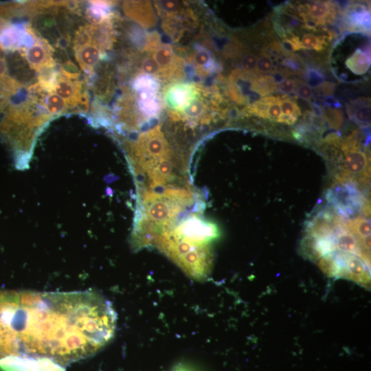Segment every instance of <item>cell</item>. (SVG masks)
I'll return each instance as SVG.
<instances>
[{
  "label": "cell",
  "instance_id": "1f68e13d",
  "mask_svg": "<svg viewBox=\"0 0 371 371\" xmlns=\"http://www.w3.org/2000/svg\"><path fill=\"white\" fill-rule=\"evenodd\" d=\"M159 5L167 13L175 12L179 7V2L175 1H162L159 3Z\"/></svg>",
  "mask_w": 371,
  "mask_h": 371
},
{
  "label": "cell",
  "instance_id": "3957f363",
  "mask_svg": "<svg viewBox=\"0 0 371 371\" xmlns=\"http://www.w3.org/2000/svg\"><path fill=\"white\" fill-rule=\"evenodd\" d=\"M326 199L343 218L355 216L365 204L357 185L351 182L336 183L327 191Z\"/></svg>",
  "mask_w": 371,
  "mask_h": 371
},
{
  "label": "cell",
  "instance_id": "52a82bcc",
  "mask_svg": "<svg viewBox=\"0 0 371 371\" xmlns=\"http://www.w3.org/2000/svg\"><path fill=\"white\" fill-rule=\"evenodd\" d=\"M198 95L194 85L186 83L175 84L168 89L166 100L170 109L175 112H181Z\"/></svg>",
  "mask_w": 371,
  "mask_h": 371
},
{
  "label": "cell",
  "instance_id": "603a6c76",
  "mask_svg": "<svg viewBox=\"0 0 371 371\" xmlns=\"http://www.w3.org/2000/svg\"><path fill=\"white\" fill-rule=\"evenodd\" d=\"M280 101V98L276 97L275 99L269 104L267 110V119L271 121L278 122L282 114Z\"/></svg>",
  "mask_w": 371,
  "mask_h": 371
},
{
  "label": "cell",
  "instance_id": "d590c367",
  "mask_svg": "<svg viewBox=\"0 0 371 371\" xmlns=\"http://www.w3.org/2000/svg\"><path fill=\"white\" fill-rule=\"evenodd\" d=\"M324 102L331 106H333L337 107L340 106V104L338 101L330 96L325 98Z\"/></svg>",
  "mask_w": 371,
  "mask_h": 371
},
{
  "label": "cell",
  "instance_id": "4316f807",
  "mask_svg": "<svg viewBox=\"0 0 371 371\" xmlns=\"http://www.w3.org/2000/svg\"><path fill=\"white\" fill-rule=\"evenodd\" d=\"M211 59L209 52L204 49L198 50L194 56L196 63L201 67H207L211 63Z\"/></svg>",
  "mask_w": 371,
  "mask_h": 371
},
{
  "label": "cell",
  "instance_id": "cb8c5ba5",
  "mask_svg": "<svg viewBox=\"0 0 371 371\" xmlns=\"http://www.w3.org/2000/svg\"><path fill=\"white\" fill-rule=\"evenodd\" d=\"M282 47L286 52H293L301 49L300 41L299 37L296 36H291L290 38L283 39L282 42Z\"/></svg>",
  "mask_w": 371,
  "mask_h": 371
},
{
  "label": "cell",
  "instance_id": "7402d4cb",
  "mask_svg": "<svg viewBox=\"0 0 371 371\" xmlns=\"http://www.w3.org/2000/svg\"><path fill=\"white\" fill-rule=\"evenodd\" d=\"M282 115L295 117L301 115V111L295 101L290 98H284L280 101Z\"/></svg>",
  "mask_w": 371,
  "mask_h": 371
},
{
  "label": "cell",
  "instance_id": "d6986e66",
  "mask_svg": "<svg viewBox=\"0 0 371 371\" xmlns=\"http://www.w3.org/2000/svg\"><path fill=\"white\" fill-rule=\"evenodd\" d=\"M327 45L325 37L317 36L313 34H304L300 41L301 48L306 49L322 50Z\"/></svg>",
  "mask_w": 371,
  "mask_h": 371
},
{
  "label": "cell",
  "instance_id": "ac0fdd59",
  "mask_svg": "<svg viewBox=\"0 0 371 371\" xmlns=\"http://www.w3.org/2000/svg\"><path fill=\"white\" fill-rule=\"evenodd\" d=\"M160 69H169L175 63V56L170 46L164 45L158 47L156 50L154 58Z\"/></svg>",
  "mask_w": 371,
  "mask_h": 371
},
{
  "label": "cell",
  "instance_id": "7c38bea8",
  "mask_svg": "<svg viewBox=\"0 0 371 371\" xmlns=\"http://www.w3.org/2000/svg\"><path fill=\"white\" fill-rule=\"evenodd\" d=\"M54 92L70 104H74L80 101V85L74 83L71 80L64 78L56 79Z\"/></svg>",
  "mask_w": 371,
  "mask_h": 371
},
{
  "label": "cell",
  "instance_id": "e575fe53",
  "mask_svg": "<svg viewBox=\"0 0 371 371\" xmlns=\"http://www.w3.org/2000/svg\"><path fill=\"white\" fill-rule=\"evenodd\" d=\"M334 85L329 82H324L322 85V90L325 94H331L333 92Z\"/></svg>",
  "mask_w": 371,
  "mask_h": 371
},
{
  "label": "cell",
  "instance_id": "f546056e",
  "mask_svg": "<svg viewBox=\"0 0 371 371\" xmlns=\"http://www.w3.org/2000/svg\"><path fill=\"white\" fill-rule=\"evenodd\" d=\"M297 82L291 79L282 80L279 85L278 89L283 93H290L293 92L296 87Z\"/></svg>",
  "mask_w": 371,
  "mask_h": 371
},
{
  "label": "cell",
  "instance_id": "4dcf8cb0",
  "mask_svg": "<svg viewBox=\"0 0 371 371\" xmlns=\"http://www.w3.org/2000/svg\"><path fill=\"white\" fill-rule=\"evenodd\" d=\"M296 93L300 98L306 100L311 98L313 95L311 88L303 82L299 85Z\"/></svg>",
  "mask_w": 371,
  "mask_h": 371
},
{
  "label": "cell",
  "instance_id": "9c48e42d",
  "mask_svg": "<svg viewBox=\"0 0 371 371\" xmlns=\"http://www.w3.org/2000/svg\"><path fill=\"white\" fill-rule=\"evenodd\" d=\"M51 48L45 41H37L25 51V56L32 68L52 67Z\"/></svg>",
  "mask_w": 371,
  "mask_h": 371
},
{
  "label": "cell",
  "instance_id": "ba28073f",
  "mask_svg": "<svg viewBox=\"0 0 371 371\" xmlns=\"http://www.w3.org/2000/svg\"><path fill=\"white\" fill-rule=\"evenodd\" d=\"M302 18L312 20L317 25H324L333 19L335 9L333 3L326 1H314L300 7Z\"/></svg>",
  "mask_w": 371,
  "mask_h": 371
},
{
  "label": "cell",
  "instance_id": "e0dca14e",
  "mask_svg": "<svg viewBox=\"0 0 371 371\" xmlns=\"http://www.w3.org/2000/svg\"><path fill=\"white\" fill-rule=\"evenodd\" d=\"M91 3L93 5L86 10V17L91 23L100 24L108 17V3L99 1Z\"/></svg>",
  "mask_w": 371,
  "mask_h": 371
},
{
  "label": "cell",
  "instance_id": "5bb4252c",
  "mask_svg": "<svg viewBox=\"0 0 371 371\" xmlns=\"http://www.w3.org/2000/svg\"><path fill=\"white\" fill-rule=\"evenodd\" d=\"M346 65L354 74H364L370 66V55L361 49H357L346 60Z\"/></svg>",
  "mask_w": 371,
  "mask_h": 371
},
{
  "label": "cell",
  "instance_id": "8fae6325",
  "mask_svg": "<svg viewBox=\"0 0 371 371\" xmlns=\"http://www.w3.org/2000/svg\"><path fill=\"white\" fill-rule=\"evenodd\" d=\"M347 113L354 122L368 126L370 124V98H361L352 102L348 106Z\"/></svg>",
  "mask_w": 371,
  "mask_h": 371
},
{
  "label": "cell",
  "instance_id": "f1b7e54d",
  "mask_svg": "<svg viewBox=\"0 0 371 371\" xmlns=\"http://www.w3.org/2000/svg\"><path fill=\"white\" fill-rule=\"evenodd\" d=\"M257 60L254 54H246L241 59V66L246 71H252L256 67Z\"/></svg>",
  "mask_w": 371,
  "mask_h": 371
},
{
  "label": "cell",
  "instance_id": "44dd1931",
  "mask_svg": "<svg viewBox=\"0 0 371 371\" xmlns=\"http://www.w3.org/2000/svg\"><path fill=\"white\" fill-rule=\"evenodd\" d=\"M204 110V105L199 98V95L193 99L188 106H186L180 113L186 118L196 119L199 118Z\"/></svg>",
  "mask_w": 371,
  "mask_h": 371
},
{
  "label": "cell",
  "instance_id": "5b68a950",
  "mask_svg": "<svg viewBox=\"0 0 371 371\" xmlns=\"http://www.w3.org/2000/svg\"><path fill=\"white\" fill-rule=\"evenodd\" d=\"M341 217L328 211H322L308 221L306 234L316 238H334L345 227Z\"/></svg>",
  "mask_w": 371,
  "mask_h": 371
},
{
  "label": "cell",
  "instance_id": "30bf717a",
  "mask_svg": "<svg viewBox=\"0 0 371 371\" xmlns=\"http://www.w3.org/2000/svg\"><path fill=\"white\" fill-rule=\"evenodd\" d=\"M346 21L350 30L368 32L370 27V10L363 4H352L346 10Z\"/></svg>",
  "mask_w": 371,
  "mask_h": 371
},
{
  "label": "cell",
  "instance_id": "9a60e30c",
  "mask_svg": "<svg viewBox=\"0 0 371 371\" xmlns=\"http://www.w3.org/2000/svg\"><path fill=\"white\" fill-rule=\"evenodd\" d=\"M346 228L351 232L357 240L370 236V221L363 217H355L344 222Z\"/></svg>",
  "mask_w": 371,
  "mask_h": 371
},
{
  "label": "cell",
  "instance_id": "4fadbf2b",
  "mask_svg": "<svg viewBox=\"0 0 371 371\" xmlns=\"http://www.w3.org/2000/svg\"><path fill=\"white\" fill-rule=\"evenodd\" d=\"M76 50V57L83 69H92L101 59L100 49L95 44H87Z\"/></svg>",
  "mask_w": 371,
  "mask_h": 371
},
{
  "label": "cell",
  "instance_id": "2e32d148",
  "mask_svg": "<svg viewBox=\"0 0 371 371\" xmlns=\"http://www.w3.org/2000/svg\"><path fill=\"white\" fill-rule=\"evenodd\" d=\"M251 88L260 97L267 96L276 89V82L273 76H259L254 78Z\"/></svg>",
  "mask_w": 371,
  "mask_h": 371
},
{
  "label": "cell",
  "instance_id": "484cf974",
  "mask_svg": "<svg viewBox=\"0 0 371 371\" xmlns=\"http://www.w3.org/2000/svg\"><path fill=\"white\" fill-rule=\"evenodd\" d=\"M143 71L148 74H159L160 68L153 58L148 57L142 63Z\"/></svg>",
  "mask_w": 371,
  "mask_h": 371
},
{
  "label": "cell",
  "instance_id": "83f0119b",
  "mask_svg": "<svg viewBox=\"0 0 371 371\" xmlns=\"http://www.w3.org/2000/svg\"><path fill=\"white\" fill-rule=\"evenodd\" d=\"M308 85L312 87H319L323 83V76L316 70L310 69L307 73Z\"/></svg>",
  "mask_w": 371,
  "mask_h": 371
},
{
  "label": "cell",
  "instance_id": "277c9868",
  "mask_svg": "<svg viewBox=\"0 0 371 371\" xmlns=\"http://www.w3.org/2000/svg\"><path fill=\"white\" fill-rule=\"evenodd\" d=\"M2 371H65L63 366L47 358L8 356L0 359Z\"/></svg>",
  "mask_w": 371,
  "mask_h": 371
},
{
  "label": "cell",
  "instance_id": "d4e9b609",
  "mask_svg": "<svg viewBox=\"0 0 371 371\" xmlns=\"http://www.w3.org/2000/svg\"><path fill=\"white\" fill-rule=\"evenodd\" d=\"M256 68L261 73H269L273 69V61L270 57L264 54L257 60Z\"/></svg>",
  "mask_w": 371,
  "mask_h": 371
},
{
  "label": "cell",
  "instance_id": "8992f818",
  "mask_svg": "<svg viewBox=\"0 0 371 371\" xmlns=\"http://www.w3.org/2000/svg\"><path fill=\"white\" fill-rule=\"evenodd\" d=\"M35 36L28 27L11 25L5 27L0 33V47L8 49H16L34 44Z\"/></svg>",
  "mask_w": 371,
  "mask_h": 371
},
{
  "label": "cell",
  "instance_id": "d6a6232c",
  "mask_svg": "<svg viewBox=\"0 0 371 371\" xmlns=\"http://www.w3.org/2000/svg\"><path fill=\"white\" fill-rule=\"evenodd\" d=\"M282 64L286 68L293 69L295 71H297L298 69H300V64L294 58H286L282 61Z\"/></svg>",
  "mask_w": 371,
  "mask_h": 371
},
{
  "label": "cell",
  "instance_id": "836d02e7",
  "mask_svg": "<svg viewBox=\"0 0 371 371\" xmlns=\"http://www.w3.org/2000/svg\"><path fill=\"white\" fill-rule=\"evenodd\" d=\"M7 69V64L5 59L0 57V78H5Z\"/></svg>",
  "mask_w": 371,
  "mask_h": 371
},
{
  "label": "cell",
  "instance_id": "6da1fadb",
  "mask_svg": "<svg viewBox=\"0 0 371 371\" xmlns=\"http://www.w3.org/2000/svg\"><path fill=\"white\" fill-rule=\"evenodd\" d=\"M116 324L111 302L95 291L0 290V359L43 357L64 367L96 354Z\"/></svg>",
  "mask_w": 371,
  "mask_h": 371
},
{
  "label": "cell",
  "instance_id": "7a4b0ae2",
  "mask_svg": "<svg viewBox=\"0 0 371 371\" xmlns=\"http://www.w3.org/2000/svg\"><path fill=\"white\" fill-rule=\"evenodd\" d=\"M361 143L354 133L341 143V165L335 183L351 182L355 185L368 183L370 164L368 157L361 150Z\"/></svg>",
  "mask_w": 371,
  "mask_h": 371
},
{
  "label": "cell",
  "instance_id": "ffe728a7",
  "mask_svg": "<svg viewBox=\"0 0 371 371\" xmlns=\"http://www.w3.org/2000/svg\"><path fill=\"white\" fill-rule=\"evenodd\" d=\"M44 104L47 110L52 114L63 113L67 108L66 102L56 93L48 95L45 99Z\"/></svg>",
  "mask_w": 371,
  "mask_h": 371
}]
</instances>
